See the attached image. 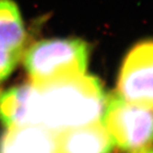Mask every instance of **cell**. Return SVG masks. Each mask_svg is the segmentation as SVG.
Masks as SVG:
<instances>
[{
    "label": "cell",
    "mask_w": 153,
    "mask_h": 153,
    "mask_svg": "<svg viewBox=\"0 0 153 153\" xmlns=\"http://www.w3.org/2000/svg\"><path fill=\"white\" fill-rule=\"evenodd\" d=\"M0 153H58L56 134L38 125L8 128L0 135Z\"/></svg>",
    "instance_id": "obj_6"
},
{
    "label": "cell",
    "mask_w": 153,
    "mask_h": 153,
    "mask_svg": "<svg viewBox=\"0 0 153 153\" xmlns=\"http://www.w3.org/2000/svg\"><path fill=\"white\" fill-rule=\"evenodd\" d=\"M37 88L34 125L60 132L103 117L107 96L97 77L83 74Z\"/></svg>",
    "instance_id": "obj_1"
},
{
    "label": "cell",
    "mask_w": 153,
    "mask_h": 153,
    "mask_svg": "<svg viewBox=\"0 0 153 153\" xmlns=\"http://www.w3.org/2000/svg\"><path fill=\"white\" fill-rule=\"evenodd\" d=\"M37 86L31 83L0 94V121L7 128L33 125Z\"/></svg>",
    "instance_id": "obj_7"
},
{
    "label": "cell",
    "mask_w": 153,
    "mask_h": 153,
    "mask_svg": "<svg viewBox=\"0 0 153 153\" xmlns=\"http://www.w3.org/2000/svg\"><path fill=\"white\" fill-rule=\"evenodd\" d=\"M58 153H111L114 141L99 122L56 134Z\"/></svg>",
    "instance_id": "obj_5"
},
{
    "label": "cell",
    "mask_w": 153,
    "mask_h": 153,
    "mask_svg": "<svg viewBox=\"0 0 153 153\" xmlns=\"http://www.w3.org/2000/svg\"><path fill=\"white\" fill-rule=\"evenodd\" d=\"M117 92L126 101L153 111V40L138 43L126 55Z\"/></svg>",
    "instance_id": "obj_4"
},
{
    "label": "cell",
    "mask_w": 153,
    "mask_h": 153,
    "mask_svg": "<svg viewBox=\"0 0 153 153\" xmlns=\"http://www.w3.org/2000/svg\"><path fill=\"white\" fill-rule=\"evenodd\" d=\"M134 153H153V150H149V149H144L140 151H137Z\"/></svg>",
    "instance_id": "obj_10"
},
{
    "label": "cell",
    "mask_w": 153,
    "mask_h": 153,
    "mask_svg": "<svg viewBox=\"0 0 153 153\" xmlns=\"http://www.w3.org/2000/svg\"><path fill=\"white\" fill-rule=\"evenodd\" d=\"M88 43L78 38H53L33 44L26 51L24 66L34 85L83 75L89 57Z\"/></svg>",
    "instance_id": "obj_2"
},
{
    "label": "cell",
    "mask_w": 153,
    "mask_h": 153,
    "mask_svg": "<svg viewBox=\"0 0 153 153\" xmlns=\"http://www.w3.org/2000/svg\"><path fill=\"white\" fill-rule=\"evenodd\" d=\"M27 33L18 6L12 0H0V49L22 55Z\"/></svg>",
    "instance_id": "obj_8"
},
{
    "label": "cell",
    "mask_w": 153,
    "mask_h": 153,
    "mask_svg": "<svg viewBox=\"0 0 153 153\" xmlns=\"http://www.w3.org/2000/svg\"><path fill=\"white\" fill-rule=\"evenodd\" d=\"M104 126L115 145L137 152L153 146V111L129 103L117 94L107 97Z\"/></svg>",
    "instance_id": "obj_3"
},
{
    "label": "cell",
    "mask_w": 153,
    "mask_h": 153,
    "mask_svg": "<svg viewBox=\"0 0 153 153\" xmlns=\"http://www.w3.org/2000/svg\"><path fill=\"white\" fill-rule=\"evenodd\" d=\"M21 55L0 49V82L4 81L14 71Z\"/></svg>",
    "instance_id": "obj_9"
}]
</instances>
